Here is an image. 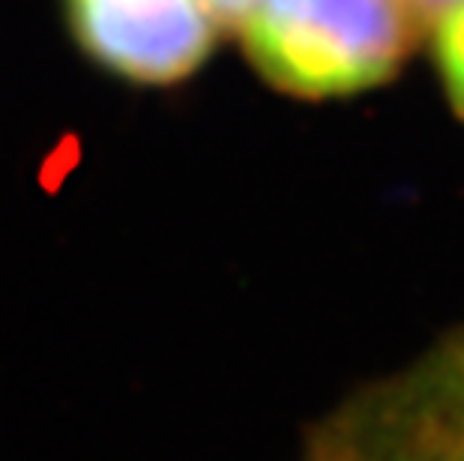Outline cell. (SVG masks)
I'll use <instances>...</instances> for the list:
<instances>
[{
	"mask_svg": "<svg viewBox=\"0 0 464 461\" xmlns=\"http://www.w3.org/2000/svg\"><path fill=\"white\" fill-rule=\"evenodd\" d=\"M417 27L404 0H261L240 31L266 82L321 100L390 78Z\"/></svg>",
	"mask_w": 464,
	"mask_h": 461,
	"instance_id": "6da1fadb",
	"label": "cell"
},
{
	"mask_svg": "<svg viewBox=\"0 0 464 461\" xmlns=\"http://www.w3.org/2000/svg\"><path fill=\"white\" fill-rule=\"evenodd\" d=\"M305 461H464V339L333 417Z\"/></svg>",
	"mask_w": 464,
	"mask_h": 461,
	"instance_id": "7a4b0ae2",
	"label": "cell"
},
{
	"mask_svg": "<svg viewBox=\"0 0 464 461\" xmlns=\"http://www.w3.org/2000/svg\"><path fill=\"white\" fill-rule=\"evenodd\" d=\"M84 54L123 82L177 84L213 54L219 24L204 0H63Z\"/></svg>",
	"mask_w": 464,
	"mask_h": 461,
	"instance_id": "3957f363",
	"label": "cell"
},
{
	"mask_svg": "<svg viewBox=\"0 0 464 461\" xmlns=\"http://www.w3.org/2000/svg\"><path fill=\"white\" fill-rule=\"evenodd\" d=\"M438 61L450 100L464 114V0L440 18Z\"/></svg>",
	"mask_w": 464,
	"mask_h": 461,
	"instance_id": "277c9868",
	"label": "cell"
},
{
	"mask_svg": "<svg viewBox=\"0 0 464 461\" xmlns=\"http://www.w3.org/2000/svg\"><path fill=\"white\" fill-rule=\"evenodd\" d=\"M219 27H240L261 0H204Z\"/></svg>",
	"mask_w": 464,
	"mask_h": 461,
	"instance_id": "5b68a950",
	"label": "cell"
},
{
	"mask_svg": "<svg viewBox=\"0 0 464 461\" xmlns=\"http://www.w3.org/2000/svg\"><path fill=\"white\" fill-rule=\"evenodd\" d=\"M461 0H404V6L411 9V15L417 18V24L431 22V18H443L452 6H459Z\"/></svg>",
	"mask_w": 464,
	"mask_h": 461,
	"instance_id": "8992f818",
	"label": "cell"
}]
</instances>
